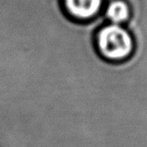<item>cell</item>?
Masks as SVG:
<instances>
[{
    "instance_id": "7a4b0ae2",
    "label": "cell",
    "mask_w": 147,
    "mask_h": 147,
    "mask_svg": "<svg viewBox=\"0 0 147 147\" xmlns=\"http://www.w3.org/2000/svg\"><path fill=\"white\" fill-rule=\"evenodd\" d=\"M62 4L70 18L78 22L86 23L99 16L103 0H62Z\"/></svg>"
},
{
    "instance_id": "3957f363",
    "label": "cell",
    "mask_w": 147,
    "mask_h": 147,
    "mask_svg": "<svg viewBox=\"0 0 147 147\" xmlns=\"http://www.w3.org/2000/svg\"><path fill=\"white\" fill-rule=\"evenodd\" d=\"M105 15L112 24L121 26L129 19L130 8L124 0H113L107 6Z\"/></svg>"
},
{
    "instance_id": "6da1fadb",
    "label": "cell",
    "mask_w": 147,
    "mask_h": 147,
    "mask_svg": "<svg viewBox=\"0 0 147 147\" xmlns=\"http://www.w3.org/2000/svg\"><path fill=\"white\" fill-rule=\"evenodd\" d=\"M95 46L98 55L109 62L127 59L134 50L132 36L120 24H110L98 28L95 35Z\"/></svg>"
}]
</instances>
